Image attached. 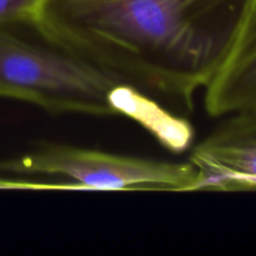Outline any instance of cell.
<instances>
[{
    "mask_svg": "<svg viewBox=\"0 0 256 256\" xmlns=\"http://www.w3.org/2000/svg\"><path fill=\"white\" fill-rule=\"evenodd\" d=\"M252 0H39L52 46L142 92L192 108L229 58Z\"/></svg>",
    "mask_w": 256,
    "mask_h": 256,
    "instance_id": "cell-1",
    "label": "cell"
},
{
    "mask_svg": "<svg viewBox=\"0 0 256 256\" xmlns=\"http://www.w3.org/2000/svg\"><path fill=\"white\" fill-rule=\"evenodd\" d=\"M122 82L52 46L30 42L0 25V98L52 114L119 115L112 95Z\"/></svg>",
    "mask_w": 256,
    "mask_h": 256,
    "instance_id": "cell-2",
    "label": "cell"
},
{
    "mask_svg": "<svg viewBox=\"0 0 256 256\" xmlns=\"http://www.w3.org/2000/svg\"><path fill=\"white\" fill-rule=\"evenodd\" d=\"M0 172L64 178L78 190L192 192L198 188V170L190 162H162L60 144L2 162Z\"/></svg>",
    "mask_w": 256,
    "mask_h": 256,
    "instance_id": "cell-3",
    "label": "cell"
},
{
    "mask_svg": "<svg viewBox=\"0 0 256 256\" xmlns=\"http://www.w3.org/2000/svg\"><path fill=\"white\" fill-rule=\"evenodd\" d=\"M189 162L198 170L196 190L256 192V114L229 115Z\"/></svg>",
    "mask_w": 256,
    "mask_h": 256,
    "instance_id": "cell-4",
    "label": "cell"
},
{
    "mask_svg": "<svg viewBox=\"0 0 256 256\" xmlns=\"http://www.w3.org/2000/svg\"><path fill=\"white\" fill-rule=\"evenodd\" d=\"M204 105L212 118L256 114V0H252L234 48L205 89Z\"/></svg>",
    "mask_w": 256,
    "mask_h": 256,
    "instance_id": "cell-5",
    "label": "cell"
},
{
    "mask_svg": "<svg viewBox=\"0 0 256 256\" xmlns=\"http://www.w3.org/2000/svg\"><path fill=\"white\" fill-rule=\"evenodd\" d=\"M39 0H0V25L32 24Z\"/></svg>",
    "mask_w": 256,
    "mask_h": 256,
    "instance_id": "cell-6",
    "label": "cell"
},
{
    "mask_svg": "<svg viewBox=\"0 0 256 256\" xmlns=\"http://www.w3.org/2000/svg\"><path fill=\"white\" fill-rule=\"evenodd\" d=\"M0 189H75V186L70 182H26V180H15L0 176Z\"/></svg>",
    "mask_w": 256,
    "mask_h": 256,
    "instance_id": "cell-7",
    "label": "cell"
}]
</instances>
